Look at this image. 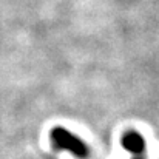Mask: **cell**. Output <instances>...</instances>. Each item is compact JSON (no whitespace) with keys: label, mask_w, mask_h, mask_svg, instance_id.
Segmentation results:
<instances>
[{"label":"cell","mask_w":159,"mask_h":159,"mask_svg":"<svg viewBox=\"0 0 159 159\" xmlns=\"http://www.w3.org/2000/svg\"><path fill=\"white\" fill-rule=\"evenodd\" d=\"M50 139L57 150H65L79 159H87L90 156L88 145L79 136L73 134L63 127H54L50 131Z\"/></svg>","instance_id":"obj_1"},{"label":"cell","mask_w":159,"mask_h":159,"mask_svg":"<svg viewBox=\"0 0 159 159\" xmlns=\"http://www.w3.org/2000/svg\"><path fill=\"white\" fill-rule=\"evenodd\" d=\"M133 159H141V158H133Z\"/></svg>","instance_id":"obj_3"},{"label":"cell","mask_w":159,"mask_h":159,"mask_svg":"<svg viewBox=\"0 0 159 159\" xmlns=\"http://www.w3.org/2000/svg\"><path fill=\"white\" fill-rule=\"evenodd\" d=\"M120 144H122V148L131 155H141L144 153L145 150V139L142 138L141 133L134 131V130H130V131H125L122 139H120Z\"/></svg>","instance_id":"obj_2"}]
</instances>
